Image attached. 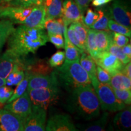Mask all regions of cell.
Here are the masks:
<instances>
[{"label":"cell","instance_id":"cell-45","mask_svg":"<svg viewBox=\"0 0 131 131\" xmlns=\"http://www.w3.org/2000/svg\"><path fill=\"white\" fill-rule=\"evenodd\" d=\"M122 51L129 58H131V45L130 43L127 44L124 46L122 47Z\"/></svg>","mask_w":131,"mask_h":131},{"label":"cell","instance_id":"cell-26","mask_svg":"<svg viewBox=\"0 0 131 131\" xmlns=\"http://www.w3.org/2000/svg\"><path fill=\"white\" fill-rule=\"evenodd\" d=\"M14 30V24L9 19H3L0 21V52L2 50L8 38Z\"/></svg>","mask_w":131,"mask_h":131},{"label":"cell","instance_id":"cell-14","mask_svg":"<svg viewBox=\"0 0 131 131\" xmlns=\"http://www.w3.org/2000/svg\"><path fill=\"white\" fill-rule=\"evenodd\" d=\"M30 74L27 91L39 88H58V83L52 73L48 75Z\"/></svg>","mask_w":131,"mask_h":131},{"label":"cell","instance_id":"cell-8","mask_svg":"<svg viewBox=\"0 0 131 131\" xmlns=\"http://www.w3.org/2000/svg\"><path fill=\"white\" fill-rule=\"evenodd\" d=\"M111 6H109L111 19L130 28V11L128 6L123 0H113Z\"/></svg>","mask_w":131,"mask_h":131},{"label":"cell","instance_id":"cell-5","mask_svg":"<svg viewBox=\"0 0 131 131\" xmlns=\"http://www.w3.org/2000/svg\"><path fill=\"white\" fill-rule=\"evenodd\" d=\"M27 92L32 106L41 107L46 111L49 106L58 98L59 89L39 88Z\"/></svg>","mask_w":131,"mask_h":131},{"label":"cell","instance_id":"cell-6","mask_svg":"<svg viewBox=\"0 0 131 131\" xmlns=\"http://www.w3.org/2000/svg\"><path fill=\"white\" fill-rule=\"evenodd\" d=\"M46 111L32 106L30 114L24 120V130L44 131L46 129Z\"/></svg>","mask_w":131,"mask_h":131},{"label":"cell","instance_id":"cell-3","mask_svg":"<svg viewBox=\"0 0 131 131\" xmlns=\"http://www.w3.org/2000/svg\"><path fill=\"white\" fill-rule=\"evenodd\" d=\"M64 61L61 66L57 67L52 72L58 86L70 92L78 87L91 84L89 75L79 61Z\"/></svg>","mask_w":131,"mask_h":131},{"label":"cell","instance_id":"cell-4","mask_svg":"<svg viewBox=\"0 0 131 131\" xmlns=\"http://www.w3.org/2000/svg\"><path fill=\"white\" fill-rule=\"evenodd\" d=\"M91 84L95 91L103 111L117 112L125 109L126 106L116 97L114 90L109 84L100 82L96 77L91 78Z\"/></svg>","mask_w":131,"mask_h":131},{"label":"cell","instance_id":"cell-23","mask_svg":"<svg viewBox=\"0 0 131 131\" xmlns=\"http://www.w3.org/2000/svg\"><path fill=\"white\" fill-rule=\"evenodd\" d=\"M18 60L6 52L0 54V77L6 80Z\"/></svg>","mask_w":131,"mask_h":131},{"label":"cell","instance_id":"cell-17","mask_svg":"<svg viewBox=\"0 0 131 131\" xmlns=\"http://www.w3.org/2000/svg\"><path fill=\"white\" fill-rule=\"evenodd\" d=\"M42 6L45 10V19L61 17L62 0H43Z\"/></svg>","mask_w":131,"mask_h":131},{"label":"cell","instance_id":"cell-25","mask_svg":"<svg viewBox=\"0 0 131 131\" xmlns=\"http://www.w3.org/2000/svg\"><path fill=\"white\" fill-rule=\"evenodd\" d=\"M66 26L61 17L53 19H45V29L47 30V35L62 34L63 35Z\"/></svg>","mask_w":131,"mask_h":131},{"label":"cell","instance_id":"cell-30","mask_svg":"<svg viewBox=\"0 0 131 131\" xmlns=\"http://www.w3.org/2000/svg\"><path fill=\"white\" fill-rule=\"evenodd\" d=\"M29 77L30 74L27 71H25V77H24V79L21 81L20 83L16 85L15 89L11 97L9 98V100L7 101L6 103H9L11 101L15 100L16 98H18L19 96H21L23 94H24L25 92L27 91V86H28Z\"/></svg>","mask_w":131,"mask_h":131},{"label":"cell","instance_id":"cell-34","mask_svg":"<svg viewBox=\"0 0 131 131\" xmlns=\"http://www.w3.org/2000/svg\"><path fill=\"white\" fill-rule=\"evenodd\" d=\"M65 60V53L63 51H58L51 56L48 60L49 64L52 68H57L62 65Z\"/></svg>","mask_w":131,"mask_h":131},{"label":"cell","instance_id":"cell-9","mask_svg":"<svg viewBox=\"0 0 131 131\" xmlns=\"http://www.w3.org/2000/svg\"><path fill=\"white\" fill-rule=\"evenodd\" d=\"M33 7H21L11 5L4 6L0 13V18L9 19L14 24H23Z\"/></svg>","mask_w":131,"mask_h":131},{"label":"cell","instance_id":"cell-2","mask_svg":"<svg viewBox=\"0 0 131 131\" xmlns=\"http://www.w3.org/2000/svg\"><path fill=\"white\" fill-rule=\"evenodd\" d=\"M66 108L80 119L91 120L100 114V104L92 84L75 88L67 98Z\"/></svg>","mask_w":131,"mask_h":131},{"label":"cell","instance_id":"cell-13","mask_svg":"<svg viewBox=\"0 0 131 131\" xmlns=\"http://www.w3.org/2000/svg\"><path fill=\"white\" fill-rule=\"evenodd\" d=\"M84 15L75 0H64L62 7L61 18L66 26L77 22H82Z\"/></svg>","mask_w":131,"mask_h":131},{"label":"cell","instance_id":"cell-43","mask_svg":"<svg viewBox=\"0 0 131 131\" xmlns=\"http://www.w3.org/2000/svg\"><path fill=\"white\" fill-rule=\"evenodd\" d=\"M112 1L113 0H92L91 3L92 6L96 8L103 7Z\"/></svg>","mask_w":131,"mask_h":131},{"label":"cell","instance_id":"cell-22","mask_svg":"<svg viewBox=\"0 0 131 131\" xmlns=\"http://www.w3.org/2000/svg\"><path fill=\"white\" fill-rule=\"evenodd\" d=\"M25 71L18 61L14 64L12 71L6 78V85L8 86H16L24 79Z\"/></svg>","mask_w":131,"mask_h":131},{"label":"cell","instance_id":"cell-11","mask_svg":"<svg viewBox=\"0 0 131 131\" xmlns=\"http://www.w3.org/2000/svg\"><path fill=\"white\" fill-rule=\"evenodd\" d=\"M24 119L6 109L0 110V131H23Z\"/></svg>","mask_w":131,"mask_h":131},{"label":"cell","instance_id":"cell-39","mask_svg":"<svg viewBox=\"0 0 131 131\" xmlns=\"http://www.w3.org/2000/svg\"><path fill=\"white\" fill-rule=\"evenodd\" d=\"M111 35L114 43L118 47H122L129 43V38L127 36L114 32H111Z\"/></svg>","mask_w":131,"mask_h":131},{"label":"cell","instance_id":"cell-37","mask_svg":"<svg viewBox=\"0 0 131 131\" xmlns=\"http://www.w3.org/2000/svg\"><path fill=\"white\" fill-rule=\"evenodd\" d=\"M66 33H67V36H68L69 40L75 47H77L78 49H79V50L80 51V52H81V53H83V52H84V51L83 50V48H82L81 44H80L79 40H78V38L77 37L76 34H75L74 29H73L71 24H70L69 28H67Z\"/></svg>","mask_w":131,"mask_h":131},{"label":"cell","instance_id":"cell-32","mask_svg":"<svg viewBox=\"0 0 131 131\" xmlns=\"http://www.w3.org/2000/svg\"><path fill=\"white\" fill-rule=\"evenodd\" d=\"M108 29L110 31L114 32H117L118 34H123V35L127 36L130 38L131 36L130 28L126 27L122 24L118 23L111 19L108 23Z\"/></svg>","mask_w":131,"mask_h":131},{"label":"cell","instance_id":"cell-20","mask_svg":"<svg viewBox=\"0 0 131 131\" xmlns=\"http://www.w3.org/2000/svg\"><path fill=\"white\" fill-rule=\"evenodd\" d=\"M109 114L107 111H104L100 118L97 120L87 124H78L77 125L81 130L84 131H103L105 130L107 125Z\"/></svg>","mask_w":131,"mask_h":131},{"label":"cell","instance_id":"cell-1","mask_svg":"<svg viewBox=\"0 0 131 131\" xmlns=\"http://www.w3.org/2000/svg\"><path fill=\"white\" fill-rule=\"evenodd\" d=\"M47 42L48 37L45 29L31 28L21 24L15 28L8 38L7 49L5 52L18 60L29 53H35Z\"/></svg>","mask_w":131,"mask_h":131},{"label":"cell","instance_id":"cell-33","mask_svg":"<svg viewBox=\"0 0 131 131\" xmlns=\"http://www.w3.org/2000/svg\"><path fill=\"white\" fill-rule=\"evenodd\" d=\"M86 11V15H83L82 18V23L86 27L90 29L97 19L98 14L96 10H93L91 8H88Z\"/></svg>","mask_w":131,"mask_h":131},{"label":"cell","instance_id":"cell-27","mask_svg":"<svg viewBox=\"0 0 131 131\" xmlns=\"http://www.w3.org/2000/svg\"><path fill=\"white\" fill-rule=\"evenodd\" d=\"M80 64L89 75L90 78L96 77V66L94 60L89 54L83 52L80 58Z\"/></svg>","mask_w":131,"mask_h":131},{"label":"cell","instance_id":"cell-18","mask_svg":"<svg viewBox=\"0 0 131 131\" xmlns=\"http://www.w3.org/2000/svg\"><path fill=\"white\" fill-rule=\"evenodd\" d=\"M95 10L98 12V17L90 29L96 30L110 31L108 29V23L111 19L109 7H96Z\"/></svg>","mask_w":131,"mask_h":131},{"label":"cell","instance_id":"cell-24","mask_svg":"<svg viewBox=\"0 0 131 131\" xmlns=\"http://www.w3.org/2000/svg\"><path fill=\"white\" fill-rule=\"evenodd\" d=\"M112 40L111 31L96 30L95 35L96 45L98 53L107 51L110 42Z\"/></svg>","mask_w":131,"mask_h":131},{"label":"cell","instance_id":"cell-19","mask_svg":"<svg viewBox=\"0 0 131 131\" xmlns=\"http://www.w3.org/2000/svg\"><path fill=\"white\" fill-rule=\"evenodd\" d=\"M111 74L110 86L113 89H131L130 78L127 77L122 71H117Z\"/></svg>","mask_w":131,"mask_h":131},{"label":"cell","instance_id":"cell-7","mask_svg":"<svg viewBox=\"0 0 131 131\" xmlns=\"http://www.w3.org/2000/svg\"><path fill=\"white\" fill-rule=\"evenodd\" d=\"M32 104L29 97L28 92L26 91L21 96L15 100L7 103L4 109L9 111L18 117L24 119L32 111Z\"/></svg>","mask_w":131,"mask_h":131},{"label":"cell","instance_id":"cell-28","mask_svg":"<svg viewBox=\"0 0 131 131\" xmlns=\"http://www.w3.org/2000/svg\"><path fill=\"white\" fill-rule=\"evenodd\" d=\"M96 31L94 29H88L86 45V51L92 57L94 60L96 58L98 54L95 41Z\"/></svg>","mask_w":131,"mask_h":131},{"label":"cell","instance_id":"cell-10","mask_svg":"<svg viewBox=\"0 0 131 131\" xmlns=\"http://www.w3.org/2000/svg\"><path fill=\"white\" fill-rule=\"evenodd\" d=\"M45 130L47 131H77L69 115L55 114L49 118Z\"/></svg>","mask_w":131,"mask_h":131},{"label":"cell","instance_id":"cell-40","mask_svg":"<svg viewBox=\"0 0 131 131\" xmlns=\"http://www.w3.org/2000/svg\"><path fill=\"white\" fill-rule=\"evenodd\" d=\"M48 41L52 42L57 49H63L64 46V40L62 34H50L47 35Z\"/></svg>","mask_w":131,"mask_h":131},{"label":"cell","instance_id":"cell-38","mask_svg":"<svg viewBox=\"0 0 131 131\" xmlns=\"http://www.w3.org/2000/svg\"><path fill=\"white\" fill-rule=\"evenodd\" d=\"M96 78L101 83L110 84L111 74L107 70L101 68L99 66H96Z\"/></svg>","mask_w":131,"mask_h":131},{"label":"cell","instance_id":"cell-12","mask_svg":"<svg viewBox=\"0 0 131 131\" xmlns=\"http://www.w3.org/2000/svg\"><path fill=\"white\" fill-rule=\"evenodd\" d=\"M94 61L97 66L107 70L109 73L121 71L124 66L115 55L108 51L99 52Z\"/></svg>","mask_w":131,"mask_h":131},{"label":"cell","instance_id":"cell-41","mask_svg":"<svg viewBox=\"0 0 131 131\" xmlns=\"http://www.w3.org/2000/svg\"><path fill=\"white\" fill-rule=\"evenodd\" d=\"M14 90L7 85L0 87V103L5 104L12 95Z\"/></svg>","mask_w":131,"mask_h":131},{"label":"cell","instance_id":"cell-42","mask_svg":"<svg viewBox=\"0 0 131 131\" xmlns=\"http://www.w3.org/2000/svg\"><path fill=\"white\" fill-rule=\"evenodd\" d=\"M75 1L78 4V6H79L82 14L84 15V12L89 7L92 0H75Z\"/></svg>","mask_w":131,"mask_h":131},{"label":"cell","instance_id":"cell-29","mask_svg":"<svg viewBox=\"0 0 131 131\" xmlns=\"http://www.w3.org/2000/svg\"><path fill=\"white\" fill-rule=\"evenodd\" d=\"M74 29L75 34L77 37L78 40L81 44L82 48L84 51H86V45L87 36H88V27H86L82 22L74 23L70 24Z\"/></svg>","mask_w":131,"mask_h":131},{"label":"cell","instance_id":"cell-47","mask_svg":"<svg viewBox=\"0 0 131 131\" xmlns=\"http://www.w3.org/2000/svg\"><path fill=\"white\" fill-rule=\"evenodd\" d=\"M12 0H0V3H9Z\"/></svg>","mask_w":131,"mask_h":131},{"label":"cell","instance_id":"cell-46","mask_svg":"<svg viewBox=\"0 0 131 131\" xmlns=\"http://www.w3.org/2000/svg\"><path fill=\"white\" fill-rule=\"evenodd\" d=\"M4 85H6V80L0 77V87L4 86Z\"/></svg>","mask_w":131,"mask_h":131},{"label":"cell","instance_id":"cell-36","mask_svg":"<svg viewBox=\"0 0 131 131\" xmlns=\"http://www.w3.org/2000/svg\"><path fill=\"white\" fill-rule=\"evenodd\" d=\"M43 0H12L9 3L11 6L21 7H33L42 5Z\"/></svg>","mask_w":131,"mask_h":131},{"label":"cell","instance_id":"cell-21","mask_svg":"<svg viewBox=\"0 0 131 131\" xmlns=\"http://www.w3.org/2000/svg\"><path fill=\"white\" fill-rule=\"evenodd\" d=\"M67 28L68 26H66L65 30L64 31L63 37H64V46L65 49V58L66 61L73 62L79 61L81 52L77 47H75L71 42L69 40L67 36Z\"/></svg>","mask_w":131,"mask_h":131},{"label":"cell","instance_id":"cell-16","mask_svg":"<svg viewBox=\"0 0 131 131\" xmlns=\"http://www.w3.org/2000/svg\"><path fill=\"white\" fill-rule=\"evenodd\" d=\"M130 126L131 109L129 105L116 114L113 120V127L117 130H129Z\"/></svg>","mask_w":131,"mask_h":131},{"label":"cell","instance_id":"cell-15","mask_svg":"<svg viewBox=\"0 0 131 131\" xmlns=\"http://www.w3.org/2000/svg\"><path fill=\"white\" fill-rule=\"evenodd\" d=\"M45 10L42 5L35 6L24 21L23 25L31 28L45 29Z\"/></svg>","mask_w":131,"mask_h":131},{"label":"cell","instance_id":"cell-48","mask_svg":"<svg viewBox=\"0 0 131 131\" xmlns=\"http://www.w3.org/2000/svg\"><path fill=\"white\" fill-rule=\"evenodd\" d=\"M4 6H3V5L1 4V3H0V13H1V10H2V9H3V7H4Z\"/></svg>","mask_w":131,"mask_h":131},{"label":"cell","instance_id":"cell-35","mask_svg":"<svg viewBox=\"0 0 131 131\" xmlns=\"http://www.w3.org/2000/svg\"><path fill=\"white\" fill-rule=\"evenodd\" d=\"M116 97L125 104L130 105L131 103L130 89H113Z\"/></svg>","mask_w":131,"mask_h":131},{"label":"cell","instance_id":"cell-31","mask_svg":"<svg viewBox=\"0 0 131 131\" xmlns=\"http://www.w3.org/2000/svg\"><path fill=\"white\" fill-rule=\"evenodd\" d=\"M107 51L111 52V53L115 55V56L117 57L119 61H122L124 64H126L128 63L130 61L131 58H129L128 57L126 56V55L123 52L122 47H118V46L115 45L114 42H113L112 40L110 42V45H109Z\"/></svg>","mask_w":131,"mask_h":131},{"label":"cell","instance_id":"cell-44","mask_svg":"<svg viewBox=\"0 0 131 131\" xmlns=\"http://www.w3.org/2000/svg\"><path fill=\"white\" fill-rule=\"evenodd\" d=\"M126 66H124L123 68L121 70L122 73H123L124 75H126L127 77L131 79V63L130 61L128 63L126 64Z\"/></svg>","mask_w":131,"mask_h":131}]
</instances>
